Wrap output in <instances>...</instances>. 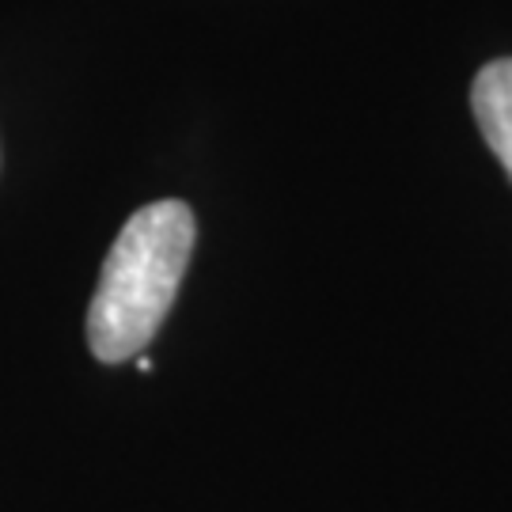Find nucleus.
<instances>
[{
  "instance_id": "1",
  "label": "nucleus",
  "mask_w": 512,
  "mask_h": 512,
  "mask_svg": "<svg viewBox=\"0 0 512 512\" xmlns=\"http://www.w3.org/2000/svg\"><path fill=\"white\" fill-rule=\"evenodd\" d=\"M198 224L183 202H152L126 220L88 308V346L103 365L141 357L175 304Z\"/></svg>"
},
{
  "instance_id": "2",
  "label": "nucleus",
  "mask_w": 512,
  "mask_h": 512,
  "mask_svg": "<svg viewBox=\"0 0 512 512\" xmlns=\"http://www.w3.org/2000/svg\"><path fill=\"white\" fill-rule=\"evenodd\" d=\"M471 110L497 164L512 175V57H497L475 76Z\"/></svg>"
}]
</instances>
